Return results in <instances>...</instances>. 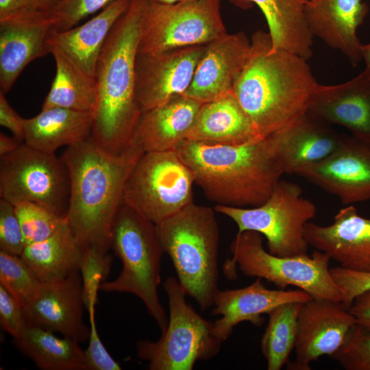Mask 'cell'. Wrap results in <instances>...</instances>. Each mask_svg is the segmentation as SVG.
Returning <instances> with one entry per match:
<instances>
[{"instance_id": "bcb514c9", "label": "cell", "mask_w": 370, "mask_h": 370, "mask_svg": "<svg viewBox=\"0 0 370 370\" xmlns=\"http://www.w3.org/2000/svg\"><path fill=\"white\" fill-rule=\"evenodd\" d=\"M21 7L27 12L42 10L38 0H18Z\"/></svg>"}, {"instance_id": "30bf717a", "label": "cell", "mask_w": 370, "mask_h": 370, "mask_svg": "<svg viewBox=\"0 0 370 370\" xmlns=\"http://www.w3.org/2000/svg\"><path fill=\"white\" fill-rule=\"evenodd\" d=\"M194 183L175 150L145 152L127 179L123 202L156 225L193 203Z\"/></svg>"}, {"instance_id": "484cf974", "label": "cell", "mask_w": 370, "mask_h": 370, "mask_svg": "<svg viewBox=\"0 0 370 370\" xmlns=\"http://www.w3.org/2000/svg\"><path fill=\"white\" fill-rule=\"evenodd\" d=\"M201 103L184 95L143 112L132 143L145 152L175 150L186 139Z\"/></svg>"}, {"instance_id": "d6986e66", "label": "cell", "mask_w": 370, "mask_h": 370, "mask_svg": "<svg viewBox=\"0 0 370 370\" xmlns=\"http://www.w3.org/2000/svg\"><path fill=\"white\" fill-rule=\"evenodd\" d=\"M250 53L251 41L242 32L209 42L183 95L204 103L232 92Z\"/></svg>"}, {"instance_id": "b9f144b4", "label": "cell", "mask_w": 370, "mask_h": 370, "mask_svg": "<svg viewBox=\"0 0 370 370\" xmlns=\"http://www.w3.org/2000/svg\"><path fill=\"white\" fill-rule=\"evenodd\" d=\"M24 120L11 107L4 92L0 90V125L8 129L20 141L24 140Z\"/></svg>"}, {"instance_id": "8d00e7d4", "label": "cell", "mask_w": 370, "mask_h": 370, "mask_svg": "<svg viewBox=\"0 0 370 370\" xmlns=\"http://www.w3.org/2000/svg\"><path fill=\"white\" fill-rule=\"evenodd\" d=\"M114 0H63L49 12L56 21L54 30L64 31L76 26L82 20L103 9Z\"/></svg>"}, {"instance_id": "cb8c5ba5", "label": "cell", "mask_w": 370, "mask_h": 370, "mask_svg": "<svg viewBox=\"0 0 370 370\" xmlns=\"http://www.w3.org/2000/svg\"><path fill=\"white\" fill-rule=\"evenodd\" d=\"M130 0H114L91 19L69 29H52L47 45L56 49L86 74L95 77L97 62L114 23L127 8Z\"/></svg>"}, {"instance_id": "ac0fdd59", "label": "cell", "mask_w": 370, "mask_h": 370, "mask_svg": "<svg viewBox=\"0 0 370 370\" xmlns=\"http://www.w3.org/2000/svg\"><path fill=\"white\" fill-rule=\"evenodd\" d=\"M56 21L49 11H24L0 21V86L4 93L34 60L49 53L47 38Z\"/></svg>"}, {"instance_id": "9a60e30c", "label": "cell", "mask_w": 370, "mask_h": 370, "mask_svg": "<svg viewBox=\"0 0 370 370\" xmlns=\"http://www.w3.org/2000/svg\"><path fill=\"white\" fill-rule=\"evenodd\" d=\"M354 317L341 301L312 297L303 302L298 314L295 360L288 369L310 370V364L332 355L343 344Z\"/></svg>"}, {"instance_id": "9c48e42d", "label": "cell", "mask_w": 370, "mask_h": 370, "mask_svg": "<svg viewBox=\"0 0 370 370\" xmlns=\"http://www.w3.org/2000/svg\"><path fill=\"white\" fill-rule=\"evenodd\" d=\"M169 318L166 331L156 342L139 341V358L149 362L151 370H192L198 360L217 356L222 343L213 333V323L204 319L186 303V294L178 280L166 279Z\"/></svg>"}, {"instance_id": "d4e9b609", "label": "cell", "mask_w": 370, "mask_h": 370, "mask_svg": "<svg viewBox=\"0 0 370 370\" xmlns=\"http://www.w3.org/2000/svg\"><path fill=\"white\" fill-rule=\"evenodd\" d=\"M262 138L233 92L201 103L186 137L197 142L232 145Z\"/></svg>"}, {"instance_id": "ab89813d", "label": "cell", "mask_w": 370, "mask_h": 370, "mask_svg": "<svg viewBox=\"0 0 370 370\" xmlns=\"http://www.w3.org/2000/svg\"><path fill=\"white\" fill-rule=\"evenodd\" d=\"M95 309L88 311L90 334L84 350L87 370H121V367L108 353L99 338L95 320Z\"/></svg>"}, {"instance_id": "44dd1931", "label": "cell", "mask_w": 370, "mask_h": 370, "mask_svg": "<svg viewBox=\"0 0 370 370\" xmlns=\"http://www.w3.org/2000/svg\"><path fill=\"white\" fill-rule=\"evenodd\" d=\"M262 279L238 289L219 291L212 314L221 315L213 323V333L222 342L232 334L239 323L249 321L260 327L264 321L262 317L278 306L288 302H305L312 298L301 289L284 291L267 288Z\"/></svg>"}, {"instance_id": "f546056e", "label": "cell", "mask_w": 370, "mask_h": 370, "mask_svg": "<svg viewBox=\"0 0 370 370\" xmlns=\"http://www.w3.org/2000/svg\"><path fill=\"white\" fill-rule=\"evenodd\" d=\"M15 347L42 370H87L84 350L79 342L59 338L53 332L26 325L13 338Z\"/></svg>"}, {"instance_id": "74e56055", "label": "cell", "mask_w": 370, "mask_h": 370, "mask_svg": "<svg viewBox=\"0 0 370 370\" xmlns=\"http://www.w3.org/2000/svg\"><path fill=\"white\" fill-rule=\"evenodd\" d=\"M26 246L22 228L11 202L0 199V251L21 256Z\"/></svg>"}, {"instance_id": "8fae6325", "label": "cell", "mask_w": 370, "mask_h": 370, "mask_svg": "<svg viewBox=\"0 0 370 370\" xmlns=\"http://www.w3.org/2000/svg\"><path fill=\"white\" fill-rule=\"evenodd\" d=\"M0 197L14 205L34 202L66 218L70 176L64 160L21 144L0 156Z\"/></svg>"}, {"instance_id": "7bdbcfd3", "label": "cell", "mask_w": 370, "mask_h": 370, "mask_svg": "<svg viewBox=\"0 0 370 370\" xmlns=\"http://www.w3.org/2000/svg\"><path fill=\"white\" fill-rule=\"evenodd\" d=\"M348 311L357 323L370 329V290L356 297Z\"/></svg>"}, {"instance_id": "5bb4252c", "label": "cell", "mask_w": 370, "mask_h": 370, "mask_svg": "<svg viewBox=\"0 0 370 370\" xmlns=\"http://www.w3.org/2000/svg\"><path fill=\"white\" fill-rule=\"evenodd\" d=\"M338 197L344 205L370 199V143L346 136L340 146L323 160L296 173Z\"/></svg>"}, {"instance_id": "7dc6e473", "label": "cell", "mask_w": 370, "mask_h": 370, "mask_svg": "<svg viewBox=\"0 0 370 370\" xmlns=\"http://www.w3.org/2000/svg\"><path fill=\"white\" fill-rule=\"evenodd\" d=\"M42 10L50 11L59 5L63 0H38Z\"/></svg>"}, {"instance_id": "1f68e13d", "label": "cell", "mask_w": 370, "mask_h": 370, "mask_svg": "<svg viewBox=\"0 0 370 370\" xmlns=\"http://www.w3.org/2000/svg\"><path fill=\"white\" fill-rule=\"evenodd\" d=\"M301 302L280 304L268 314V324L261 340L262 353L268 370H280L295 347Z\"/></svg>"}, {"instance_id": "681fc988", "label": "cell", "mask_w": 370, "mask_h": 370, "mask_svg": "<svg viewBox=\"0 0 370 370\" xmlns=\"http://www.w3.org/2000/svg\"><path fill=\"white\" fill-rule=\"evenodd\" d=\"M150 1L160 3L172 4V3H175L177 2L190 1V0H150Z\"/></svg>"}, {"instance_id": "60d3db41", "label": "cell", "mask_w": 370, "mask_h": 370, "mask_svg": "<svg viewBox=\"0 0 370 370\" xmlns=\"http://www.w3.org/2000/svg\"><path fill=\"white\" fill-rule=\"evenodd\" d=\"M24 305L0 284V325L13 338L19 336L27 323Z\"/></svg>"}, {"instance_id": "7a4b0ae2", "label": "cell", "mask_w": 370, "mask_h": 370, "mask_svg": "<svg viewBox=\"0 0 370 370\" xmlns=\"http://www.w3.org/2000/svg\"><path fill=\"white\" fill-rule=\"evenodd\" d=\"M149 0H130L108 34L95 73L97 99L90 137L120 154L132 144L141 115L136 99V60Z\"/></svg>"}, {"instance_id": "4dcf8cb0", "label": "cell", "mask_w": 370, "mask_h": 370, "mask_svg": "<svg viewBox=\"0 0 370 370\" xmlns=\"http://www.w3.org/2000/svg\"><path fill=\"white\" fill-rule=\"evenodd\" d=\"M56 62V75L42 109L62 108L80 112L95 111L97 90L90 76L56 49H51Z\"/></svg>"}, {"instance_id": "7c38bea8", "label": "cell", "mask_w": 370, "mask_h": 370, "mask_svg": "<svg viewBox=\"0 0 370 370\" xmlns=\"http://www.w3.org/2000/svg\"><path fill=\"white\" fill-rule=\"evenodd\" d=\"M221 0H190L172 4L149 1L139 54H155L207 45L227 34L221 16Z\"/></svg>"}, {"instance_id": "5b68a950", "label": "cell", "mask_w": 370, "mask_h": 370, "mask_svg": "<svg viewBox=\"0 0 370 370\" xmlns=\"http://www.w3.org/2000/svg\"><path fill=\"white\" fill-rule=\"evenodd\" d=\"M214 211L193 202L156 225L179 283L202 310L213 306L219 291V229Z\"/></svg>"}, {"instance_id": "2e32d148", "label": "cell", "mask_w": 370, "mask_h": 370, "mask_svg": "<svg viewBox=\"0 0 370 370\" xmlns=\"http://www.w3.org/2000/svg\"><path fill=\"white\" fill-rule=\"evenodd\" d=\"M85 308L79 270L68 277L42 282L34 297L24 305L27 325L58 332L79 343L88 341L90 328L83 319Z\"/></svg>"}, {"instance_id": "c3c4849f", "label": "cell", "mask_w": 370, "mask_h": 370, "mask_svg": "<svg viewBox=\"0 0 370 370\" xmlns=\"http://www.w3.org/2000/svg\"><path fill=\"white\" fill-rule=\"evenodd\" d=\"M362 61L365 63V67L370 69V42L362 44L361 48Z\"/></svg>"}, {"instance_id": "e575fe53", "label": "cell", "mask_w": 370, "mask_h": 370, "mask_svg": "<svg viewBox=\"0 0 370 370\" xmlns=\"http://www.w3.org/2000/svg\"><path fill=\"white\" fill-rule=\"evenodd\" d=\"M113 258L108 252L95 247L83 250L79 266L82 280L83 299L87 311L95 309L98 303L97 295L101 285L106 282Z\"/></svg>"}, {"instance_id": "4fadbf2b", "label": "cell", "mask_w": 370, "mask_h": 370, "mask_svg": "<svg viewBox=\"0 0 370 370\" xmlns=\"http://www.w3.org/2000/svg\"><path fill=\"white\" fill-rule=\"evenodd\" d=\"M206 45L188 46L155 54L138 53L136 99L142 112L186 91Z\"/></svg>"}, {"instance_id": "ffe728a7", "label": "cell", "mask_w": 370, "mask_h": 370, "mask_svg": "<svg viewBox=\"0 0 370 370\" xmlns=\"http://www.w3.org/2000/svg\"><path fill=\"white\" fill-rule=\"evenodd\" d=\"M305 237L341 267L370 273V219L360 216L353 205L341 208L329 225L308 222Z\"/></svg>"}, {"instance_id": "83f0119b", "label": "cell", "mask_w": 370, "mask_h": 370, "mask_svg": "<svg viewBox=\"0 0 370 370\" xmlns=\"http://www.w3.org/2000/svg\"><path fill=\"white\" fill-rule=\"evenodd\" d=\"M242 6L256 3L264 14L271 38V50L285 49L306 60L312 56L313 36L306 23L308 0H233Z\"/></svg>"}, {"instance_id": "277c9868", "label": "cell", "mask_w": 370, "mask_h": 370, "mask_svg": "<svg viewBox=\"0 0 370 370\" xmlns=\"http://www.w3.org/2000/svg\"><path fill=\"white\" fill-rule=\"evenodd\" d=\"M175 150L193 171L195 183L218 205L260 206L284 174L269 136L237 145L185 139Z\"/></svg>"}, {"instance_id": "6da1fadb", "label": "cell", "mask_w": 370, "mask_h": 370, "mask_svg": "<svg viewBox=\"0 0 370 370\" xmlns=\"http://www.w3.org/2000/svg\"><path fill=\"white\" fill-rule=\"evenodd\" d=\"M145 151L137 145L120 154L99 147L90 136L68 146L62 158L70 176V197L66 219L84 249H110L111 230L123 203L127 179Z\"/></svg>"}, {"instance_id": "d6a6232c", "label": "cell", "mask_w": 370, "mask_h": 370, "mask_svg": "<svg viewBox=\"0 0 370 370\" xmlns=\"http://www.w3.org/2000/svg\"><path fill=\"white\" fill-rule=\"evenodd\" d=\"M42 283L20 256L0 251V284L23 305L34 297Z\"/></svg>"}, {"instance_id": "ee69618b", "label": "cell", "mask_w": 370, "mask_h": 370, "mask_svg": "<svg viewBox=\"0 0 370 370\" xmlns=\"http://www.w3.org/2000/svg\"><path fill=\"white\" fill-rule=\"evenodd\" d=\"M24 11L18 0H0V21L16 16Z\"/></svg>"}, {"instance_id": "d590c367", "label": "cell", "mask_w": 370, "mask_h": 370, "mask_svg": "<svg viewBox=\"0 0 370 370\" xmlns=\"http://www.w3.org/2000/svg\"><path fill=\"white\" fill-rule=\"evenodd\" d=\"M330 356L346 370H370V329L354 324Z\"/></svg>"}, {"instance_id": "52a82bcc", "label": "cell", "mask_w": 370, "mask_h": 370, "mask_svg": "<svg viewBox=\"0 0 370 370\" xmlns=\"http://www.w3.org/2000/svg\"><path fill=\"white\" fill-rule=\"evenodd\" d=\"M262 235L247 230L238 232L231 243L232 258H227L224 271L230 279L236 278V267L246 276L260 278L280 288L296 286L314 298L342 300L340 288L330 272V258L315 251L308 254L280 257L266 251Z\"/></svg>"}, {"instance_id": "f1b7e54d", "label": "cell", "mask_w": 370, "mask_h": 370, "mask_svg": "<svg viewBox=\"0 0 370 370\" xmlns=\"http://www.w3.org/2000/svg\"><path fill=\"white\" fill-rule=\"evenodd\" d=\"M83 249L67 221L51 236L27 245L20 256L42 282L62 280L79 270Z\"/></svg>"}, {"instance_id": "8992f818", "label": "cell", "mask_w": 370, "mask_h": 370, "mask_svg": "<svg viewBox=\"0 0 370 370\" xmlns=\"http://www.w3.org/2000/svg\"><path fill=\"white\" fill-rule=\"evenodd\" d=\"M110 249L121 260L122 270L116 279L103 282L100 291L135 295L163 334L169 319L158 295L164 251L156 225L123 202L112 223Z\"/></svg>"}, {"instance_id": "f35d334b", "label": "cell", "mask_w": 370, "mask_h": 370, "mask_svg": "<svg viewBox=\"0 0 370 370\" xmlns=\"http://www.w3.org/2000/svg\"><path fill=\"white\" fill-rule=\"evenodd\" d=\"M330 272L342 293L341 303L347 310L356 297L370 290V273L352 271L341 266L330 268Z\"/></svg>"}, {"instance_id": "f6af8a7d", "label": "cell", "mask_w": 370, "mask_h": 370, "mask_svg": "<svg viewBox=\"0 0 370 370\" xmlns=\"http://www.w3.org/2000/svg\"><path fill=\"white\" fill-rule=\"evenodd\" d=\"M21 141L15 137H10L1 132L0 134V156L8 154L16 150Z\"/></svg>"}, {"instance_id": "3957f363", "label": "cell", "mask_w": 370, "mask_h": 370, "mask_svg": "<svg viewBox=\"0 0 370 370\" xmlns=\"http://www.w3.org/2000/svg\"><path fill=\"white\" fill-rule=\"evenodd\" d=\"M271 46L269 33L253 34L249 58L232 90L263 138L305 114L318 84L307 60Z\"/></svg>"}, {"instance_id": "836d02e7", "label": "cell", "mask_w": 370, "mask_h": 370, "mask_svg": "<svg viewBox=\"0 0 370 370\" xmlns=\"http://www.w3.org/2000/svg\"><path fill=\"white\" fill-rule=\"evenodd\" d=\"M14 206L26 245L47 238L66 221L65 217L34 202H20Z\"/></svg>"}, {"instance_id": "ba28073f", "label": "cell", "mask_w": 370, "mask_h": 370, "mask_svg": "<svg viewBox=\"0 0 370 370\" xmlns=\"http://www.w3.org/2000/svg\"><path fill=\"white\" fill-rule=\"evenodd\" d=\"M216 212L236 224L238 231L251 230L267 239L268 251L280 257L307 254L305 227L317 214L315 204L303 196L297 184L280 180L260 206L239 208L217 204Z\"/></svg>"}, {"instance_id": "4316f807", "label": "cell", "mask_w": 370, "mask_h": 370, "mask_svg": "<svg viewBox=\"0 0 370 370\" xmlns=\"http://www.w3.org/2000/svg\"><path fill=\"white\" fill-rule=\"evenodd\" d=\"M93 112L62 108L42 109L36 116L24 120V143L49 153L62 146H71L90 136Z\"/></svg>"}, {"instance_id": "7402d4cb", "label": "cell", "mask_w": 370, "mask_h": 370, "mask_svg": "<svg viewBox=\"0 0 370 370\" xmlns=\"http://www.w3.org/2000/svg\"><path fill=\"white\" fill-rule=\"evenodd\" d=\"M368 12L362 0H308L304 9L312 36L341 52L354 66L362 61L357 31Z\"/></svg>"}, {"instance_id": "e0dca14e", "label": "cell", "mask_w": 370, "mask_h": 370, "mask_svg": "<svg viewBox=\"0 0 370 370\" xmlns=\"http://www.w3.org/2000/svg\"><path fill=\"white\" fill-rule=\"evenodd\" d=\"M306 113L329 125L347 129L357 138L370 143V69L334 85L317 84Z\"/></svg>"}, {"instance_id": "603a6c76", "label": "cell", "mask_w": 370, "mask_h": 370, "mask_svg": "<svg viewBox=\"0 0 370 370\" xmlns=\"http://www.w3.org/2000/svg\"><path fill=\"white\" fill-rule=\"evenodd\" d=\"M268 136L283 173L295 175L334 152L345 135L305 113Z\"/></svg>"}]
</instances>
